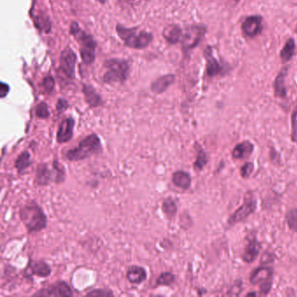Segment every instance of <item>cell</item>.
<instances>
[{
    "mask_svg": "<svg viewBox=\"0 0 297 297\" xmlns=\"http://www.w3.org/2000/svg\"><path fill=\"white\" fill-rule=\"evenodd\" d=\"M19 215L29 233L39 232L47 226L46 213L36 202H30L22 207L19 211Z\"/></svg>",
    "mask_w": 297,
    "mask_h": 297,
    "instance_id": "1",
    "label": "cell"
},
{
    "mask_svg": "<svg viewBox=\"0 0 297 297\" xmlns=\"http://www.w3.org/2000/svg\"><path fill=\"white\" fill-rule=\"evenodd\" d=\"M116 32L122 41L129 48L145 49L152 43L153 36L146 30H140L137 27L128 28L122 25L116 26Z\"/></svg>",
    "mask_w": 297,
    "mask_h": 297,
    "instance_id": "2",
    "label": "cell"
},
{
    "mask_svg": "<svg viewBox=\"0 0 297 297\" xmlns=\"http://www.w3.org/2000/svg\"><path fill=\"white\" fill-rule=\"evenodd\" d=\"M102 147L99 136L91 134L81 140L79 146L69 149L65 153V158L70 161H80L87 160L101 152Z\"/></svg>",
    "mask_w": 297,
    "mask_h": 297,
    "instance_id": "3",
    "label": "cell"
},
{
    "mask_svg": "<svg viewBox=\"0 0 297 297\" xmlns=\"http://www.w3.org/2000/svg\"><path fill=\"white\" fill-rule=\"evenodd\" d=\"M70 33L80 45V56L86 65L92 64L95 59L97 42L92 36L85 31L77 22H72L70 26Z\"/></svg>",
    "mask_w": 297,
    "mask_h": 297,
    "instance_id": "4",
    "label": "cell"
},
{
    "mask_svg": "<svg viewBox=\"0 0 297 297\" xmlns=\"http://www.w3.org/2000/svg\"><path fill=\"white\" fill-rule=\"evenodd\" d=\"M107 72L105 73L102 80L107 84L123 83L129 75V63L121 59H109L104 63Z\"/></svg>",
    "mask_w": 297,
    "mask_h": 297,
    "instance_id": "5",
    "label": "cell"
},
{
    "mask_svg": "<svg viewBox=\"0 0 297 297\" xmlns=\"http://www.w3.org/2000/svg\"><path fill=\"white\" fill-rule=\"evenodd\" d=\"M206 32V27L201 25L189 26L182 29V34L179 43L184 51L193 49L202 40V37Z\"/></svg>",
    "mask_w": 297,
    "mask_h": 297,
    "instance_id": "6",
    "label": "cell"
},
{
    "mask_svg": "<svg viewBox=\"0 0 297 297\" xmlns=\"http://www.w3.org/2000/svg\"><path fill=\"white\" fill-rule=\"evenodd\" d=\"M257 202L250 194H246L243 204L238 209L233 213L232 216L229 218V224L234 225L243 221L244 219L249 216L255 209H256Z\"/></svg>",
    "mask_w": 297,
    "mask_h": 297,
    "instance_id": "7",
    "label": "cell"
},
{
    "mask_svg": "<svg viewBox=\"0 0 297 297\" xmlns=\"http://www.w3.org/2000/svg\"><path fill=\"white\" fill-rule=\"evenodd\" d=\"M76 61V54L72 48L66 47L61 52L59 58L60 69L69 79H73L75 77Z\"/></svg>",
    "mask_w": 297,
    "mask_h": 297,
    "instance_id": "8",
    "label": "cell"
},
{
    "mask_svg": "<svg viewBox=\"0 0 297 297\" xmlns=\"http://www.w3.org/2000/svg\"><path fill=\"white\" fill-rule=\"evenodd\" d=\"M35 297H73L72 288L65 282H54L46 289L38 290Z\"/></svg>",
    "mask_w": 297,
    "mask_h": 297,
    "instance_id": "9",
    "label": "cell"
},
{
    "mask_svg": "<svg viewBox=\"0 0 297 297\" xmlns=\"http://www.w3.org/2000/svg\"><path fill=\"white\" fill-rule=\"evenodd\" d=\"M242 32L246 37L254 38L263 30V18L261 16H250L241 25Z\"/></svg>",
    "mask_w": 297,
    "mask_h": 297,
    "instance_id": "10",
    "label": "cell"
},
{
    "mask_svg": "<svg viewBox=\"0 0 297 297\" xmlns=\"http://www.w3.org/2000/svg\"><path fill=\"white\" fill-rule=\"evenodd\" d=\"M74 126H75V119L73 117L64 119L61 121L56 135L58 143L59 144L66 143L72 140Z\"/></svg>",
    "mask_w": 297,
    "mask_h": 297,
    "instance_id": "11",
    "label": "cell"
},
{
    "mask_svg": "<svg viewBox=\"0 0 297 297\" xmlns=\"http://www.w3.org/2000/svg\"><path fill=\"white\" fill-rule=\"evenodd\" d=\"M55 175H54V168L50 169L48 164H38L36 170V177L35 183L38 186H47L50 182L54 181Z\"/></svg>",
    "mask_w": 297,
    "mask_h": 297,
    "instance_id": "12",
    "label": "cell"
},
{
    "mask_svg": "<svg viewBox=\"0 0 297 297\" xmlns=\"http://www.w3.org/2000/svg\"><path fill=\"white\" fill-rule=\"evenodd\" d=\"M273 273L274 271L272 267H258L253 271L250 276V282H252V284H260V285L267 282H272Z\"/></svg>",
    "mask_w": 297,
    "mask_h": 297,
    "instance_id": "13",
    "label": "cell"
},
{
    "mask_svg": "<svg viewBox=\"0 0 297 297\" xmlns=\"http://www.w3.org/2000/svg\"><path fill=\"white\" fill-rule=\"evenodd\" d=\"M82 90L84 93L85 101L89 107L91 108H96V107H100L101 105H103V100L101 99V97L91 86L84 84Z\"/></svg>",
    "mask_w": 297,
    "mask_h": 297,
    "instance_id": "14",
    "label": "cell"
},
{
    "mask_svg": "<svg viewBox=\"0 0 297 297\" xmlns=\"http://www.w3.org/2000/svg\"><path fill=\"white\" fill-rule=\"evenodd\" d=\"M204 55L207 61L206 71L208 76L214 77L221 74L223 71V68L220 65V63L215 59V58L213 57L210 47H208L205 50Z\"/></svg>",
    "mask_w": 297,
    "mask_h": 297,
    "instance_id": "15",
    "label": "cell"
},
{
    "mask_svg": "<svg viewBox=\"0 0 297 297\" xmlns=\"http://www.w3.org/2000/svg\"><path fill=\"white\" fill-rule=\"evenodd\" d=\"M175 80L176 76L174 74H167L160 77L152 82L151 91L156 94L163 93L164 91H167L169 87L175 82Z\"/></svg>",
    "mask_w": 297,
    "mask_h": 297,
    "instance_id": "16",
    "label": "cell"
},
{
    "mask_svg": "<svg viewBox=\"0 0 297 297\" xmlns=\"http://www.w3.org/2000/svg\"><path fill=\"white\" fill-rule=\"evenodd\" d=\"M148 277V273L144 267L140 266H131L126 272V278L131 283L140 285L145 282Z\"/></svg>",
    "mask_w": 297,
    "mask_h": 297,
    "instance_id": "17",
    "label": "cell"
},
{
    "mask_svg": "<svg viewBox=\"0 0 297 297\" xmlns=\"http://www.w3.org/2000/svg\"><path fill=\"white\" fill-rule=\"evenodd\" d=\"M260 250H261V244L255 237L248 241V245L244 249L243 255H242L244 262L248 263H253L259 255Z\"/></svg>",
    "mask_w": 297,
    "mask_h": 297,
    "instance_id": "18",
    "label": "cell"
},
{
    "mask_svg": "<svg viewBox=\"0 0 297 297\" xmlns=\"http://www.w3.org/2000/svg\"><path fill=\"white\" fill-rule=\"evenodd\" d=\"M182 34V29L176 25H169L163 30V37L167 42L172 45L179 43Z\"/></svg>",
    "mask_w": 297,
    "mask_h": 297,
    "instance_id": "19",
    "label": "cell"
},
{
    "mask_svg": "<svg viewBox=\"0 0 297 297\" xmlns=\"http://www.w3.org/2000/svg\"><path fill=\"white\" fill-rule=\"evenodd\" d=\"M288 74V67L281 70L274 82V95L279 98H285L287 94L285 87V79Z\"/></svg>",
    "mask_w": 297,
    "mask_h": 297,
    "instance_id": "20",
    "label": "cell"
},
{
    "mask_svg": "<svg viewBox=\"0 0 297 297\" xmlns=\"http://www.w3.org/2000/svg\"><path fill=\"white\" fill-rule=\"evenodd\" d=\"M172 180L176 187H179L183 190L188 189L192 182L190 175L184 171H177L174 173L172 176Z\"/></svg>",
    "mask_w": 297,
    "mask_h": 297,
    "instance_id": "21",
    "label": "cell"
},
{
    "mask_svg": "<svg viewBox=\"0 0 297 297\" xmlns=\"http://www.w3.org/2000/svg\"><path fill=\"white\" fill-rule=\"evenodd\" d=\"M254 150V145L249 141L241 142L234 148L232 156L235 159H244L249 156Z\"/></svg>",
    "mask_w": 297,
    "mask_h": 297,
    "instance_id": "22",
    "label": "cell"
},
{
    "mask_svg": "<svg viewBox=\"0 0 297 297\" xmlns=\"http://www.w3.org/2000/svg\"><path fill=\"white\" fill-rule=\"evenodd\" d=\"M30 269L32 274L38 277L46 278L52 273L51 267L45 262H34L30 265Z\"/></svg>",
    "mask_w": 297,
    "mask_h": 297,
    "instance_id": "23",
    "label": "cell"
},
{
    "mask_svg": "<svg viewBox=\"0 0 297 297\" xmlns=\"http://www.w3.org/2000/svg\"><path fill=\"white\" fill-rule=\"evenodd\" d=\"M31 160H30V152L28 151H24L23 152H21L19 154L17 160H15V168L18 170L19 173H22L25 171L26 169L28 168H30L31 166Z\"/></svg>",
    "mask_w": 297,
    "mask_h": 297,
    "instance_id": "24",
    "label": "cell"
},
{
    "mask_svg": "<svg viewBox=\"0 0 297 297\" xmlns=\"http://www.w3.org/2000/svg\"><path fill=\"white\" fill-rule=\"evenodd\" d=\"M295 49H296V44H295V40L293 38H290L287 42H286L285 46H283L282 51H281V59L282 60L286 63L288 61H290L295 54Z\"/></svg>",
    "mask_w": 297,
    "mask_h": 297,
    "instance_id": "25",
    "label": "cell"
},
{
    "mask_svg": "<svg viewBox=\"0 0 297 297\" xmlns=\"http://www.w3.org/2000/svg\"><path fill=\"white\" fill-rule=\"evenodd\" d=\"M161 209L163 211V213L166 214L167 217L173 218L177 213L178 208H177L176 202L171 197H169V198H167L164 201Z\"/></svg>",
    "mask_w": 297,
    "mask_h": 297,
    "instance_id": "26",
    "label": "cell"
},
{
    "mask_svg": "<svg viewBox=\"0 0 297 297\" xmlns=\"http://www.w3.org/2000/svg\"><path fill=\"white\" fill-rule=\"evenodd\" d=\"M53 168H54V175H55L54 182L57 183V184L64 182L65 178V172L64 167H62L60 163L57 160H54Z\"/></svg>",
    "mask_w": 297,
    "mask_h": 297,
    "instance_id": "27",
    "label": "cell"
},
{
    "mask_svg": "<svg viewBox=\"0 0 297 297\" xmlns=\"http://www.w3.org/2000/svg\"><path fill=\"white\" fill-rule=\"evenodd\" d=\"M176 282V275L170 272H164L160 274L156 281L157 286H172Z\"/></svg>",
    "mask_w": 297,
    "mask_h": 297,
    "instance_id": "28",
    "label": "cell"
},
{
    "mask_svg": "<svg viewBox=\"0 0 297 297\" xmlns=\"http://www.w3.org/2000/svg\"><path fill=\"white\" fill-rule=\"evenodd\" d=\"M35 25L39 30H42V31L46 33L51 30V22L47 17L38 16L35 19Z\"/></svg>",
    "mask_w": 297,
    "mask_h": 297,
    "instance_id": "29",
    "label": "cell"
},
{
    "mask_svg": "<svg viewBox=\"0 0 297 297\" xmlns=\"http://www.w3.org/2000/svg\"><path fill=\"white\" fill-rule=\"evenodd\" d=\"M207 163H208V158H207L206 152L202 150V148L199 147L197 158L194 162V168L197 170H202Z\"/></svg>",
    "mask_w": 297,
    "mask_h": 297,
    "instance_id": "30",
    "label": "cell"
},
{
    "mask_svg": "<svg viewBox=\"0 0 297 297\" xmlns=\"http://www.w3.org/2000/svg\"><path fill=\"white\" fill-rule=\"evenodd\" d=\"M286 218L290 229L293 230L294 232H297V208L290 210V212L287 213Z\"/></svg>",
    "mask_w": 297,
    "mask_h": 297,
    "instance_id": "31",
    "label": "cell"
},
{
    "mask_svg": "<svg viewBox=\"0 0 297 297\" xmlns=\"http://www.w3.org/2000/svg\"><path fill=\"white\" fill-rule=\"evenodd\" d=\"M35 115L38 118L43 119L49 118L50 112L47 104L45 103V102L38 104V106L36 107V109H35Z\"/></svg>",
    "mask_w": 297,
    "mask_h": 297,
    "instance_id": "32",
    "label": "cell"
},
{
    "mask_svg": "<svg viewBox=\"0 0 297 297\" xmlns=\"http://www.w3.org/2000/svg\"><path fill=\"white\" fill-rule=\"evenodd\" d=\"M54 87H55V81L52 76H46L42 81V88L44 91L47 93H51L54 91Z\"/></svg>",
    "mask_w": 297,
    "mask_h": 297,
    "instance_id": "33",
    "label": "cell"
},
{
    "mask_svg": "<svg viewBox=\"0 0 297 297\" xmlns=\"http://www.w3.org/2000/svg\"><path fill=\"white\" fill-rule=\"evenodd\" d=\"M88 297H111L114 296V293L108 290H93L87 295Z\"/></svg>",
    "mask_w": 297,
    "mask_h": 297,
    "instance_id": "34",
    "label": "cell"
},
{
    "mask_svg": "<svg viewBox=\"0 0 297 297\" xmlns=\"http://www.w3.org/2000/svg\"><path fill=\"white\" fill-rule=\"evenodd\" d=\"M291 123H292V140L294 141H297V107L294 111L291 117Z\"/></svg>",
    "mask_w": 297,
    "mask_h": 297,
    "instance_id": "35",
    "label": "cell"
},
{
    "mask_svg": "<svg viewBox=\"0 0 297 297\" xmlns=\"http://www.w3.org/2000/svg\"><path fill=\"white\" fill-rule=\"evenodd\" d=\"M253 170H254V164L251 162L244 164L240 168V176H242L243 178H247L251 175Z\"/></svg>",
    "mask_w": 297,
    "mask_h": 297,
    "instance_id": "36",
    "label": "cell"
},
{
    "mask_svg": "<svg viewBox=\"0 0 297 297\" xmlns=\"http://www.w3.org/2000/svg\"><path fill=\"white\" fill-rule=\"evenodd\" d=\"M68 107L69 103L66 99H59L58 100L57 105H56V108H57L58 112L62 113V112L66 110Z\"/></svg>",
    "mask_w": 297,
    "mask_h": 297,
    "instance_id": "37",
    "label": "cell"
},
{
    "mask_svg": "<svg viewBox=\"0 0 297 297\" xmlns=\"http://www.w3.org/2000/svg\"><path fill=\"white\" fill-rule=\"evenodd\" d=\"M10 91V88L8 84H5L4 82L1 83V87H0V91H1V98L4 99L5 96L7 95L8 92Z\"/></svg>",
    "mask_w": 297,
    "mask_h": 297,
    "instance_id": "38",
    "label": "cell"
},
{
    "mask_svg": "<svg viewBox=\"0 0 297 297\" xmlns=\"http://www.w3.org/2000/svg\"><path fill=\"white\" fill-rule=\"evenodd\" d=\"M97 1H98L99 3H100V4H107V2L108 0H97Z\"/></svg>",
    "mask_w": 297,
    "mask_h": 297,
    "instance_id": "39",
    "label": "cell"
},
{
    "mask_svg": "<svg viewBox=\"0 0 297 297\" xmlns=\"http://www.w3.org/2000/svg\"><path fill=\"white\" fill-rule=\"evenodd\" d=\"M255 295H256V294H255V293H249V294H248V295H247V296H255Z\"/></svg>",
    "mask_w": 297,
    "mask_h": 297,
    "instance_id": "40",
    "label": "cell"
},
{
    "mask_svg": "<svg viewBox=\"0 0 297 297\" xmlns=\"http://www.w3.org/2000/svg\"><path fill=\"white\" fill-rule=\"evenodd\" d=\"M234 1H236V2H239L240 0H234Z\"/></svg>",
    "mask_w": 297,
    "mask_h": 297,
    "instance_id": "41",
    "label": "cell"
},
{
    "mask_svg": "<svg viewBox=\"0 0 297 297\" xmlns=\"http://www.w3.org/2000/svg\"></svg>",
    "mask_w": 297,
    "mask_h": 297,
    "instance_id": "42",
    "label": "cell"
}]
</instances>
